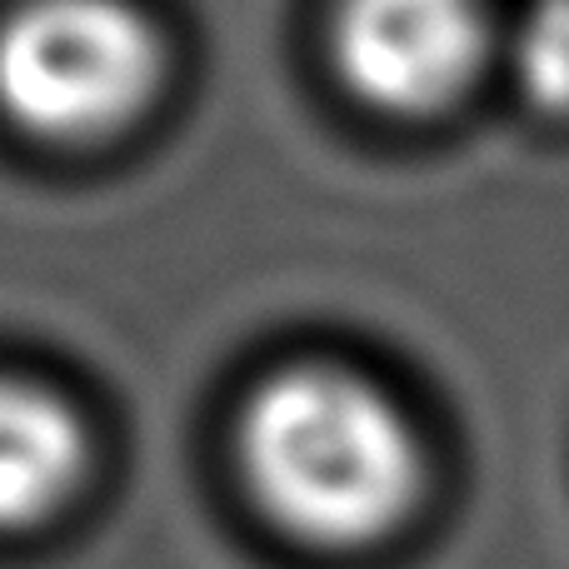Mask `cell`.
I'll list each match as a JSON object with an SVG mask.
<instances>
[{
	"label": "cell",
	"mask_w": 569,
	"mask_h": 569,
	"mask_svg": "<svg viewBox=\"0 0 569 569\" xmlns=\"http://www.w3.org/2000/svg\"><path fill=\"white\" fill-rule=\"evenodd\" d=\"M236 460L250 500L310 550H370L425 500L420 430L390 390L340 365H290L246 400Z\"/></svg>",
	"instance_id": "6da1fadb"
},
{
	"label": "cell",
	"mask_w": 569,
	"mask_h": 569,
	"mask_svg": "<svg viewBox=\"0 0 569 569\" xmlns=\"http://www.w3.org/2000/svg\"><path fill=\"white\" fill-rule=\"evenodd\" d=\"M166 40L130 0H20L0 20V116L30 140L90 146L160 96Z\"/></svg>",
	"instance_id": "7a4b0ae2"
},
{
	"label": "cell",
	"mask_w": 569,
	"mask_h": 569,
	"mask_svg": "<svg viewBox=\"0 0 569 569\" xmlns=\"http://www.w3.org/2000/svg\"><path fill=\"white\" fill-rule=\"evenodd\" d=\"M335 70L385 116H435L465 100L495 50L490 0H340Z\"/></svg>",
	"instance_id": "3957f363"
},
{
	"label": "cell",
	"mask_w": 569,
	"mask_h": 569,
	"mask_svg": "<svg viewBox=\"0 0 569 569\" xmlns=\"http://www.w3.org/2000/svg\"><path fill=\"white\" fill-rule=\"evenodd\" d=\"M90 470V435L56 390L0 375V535L36 530Z\"/></svg>",
	"instance_id": "277c9868"
},
{
	"label": "cell",
	"mask_w": 569,
	"mask_h": 569,
	"mask_svg": "<svg viewBox=\"0 0 569 569\" xmlns=\"http://www.w3.org/2000/svg\"><path fill=\"white\" fill-rule=\"evenodd\" d=\"M510 70L535 110L569 116V0H530L510 30Z\"/></svg>",
	"instance_id": "5b68a950"
}]
</instances>
